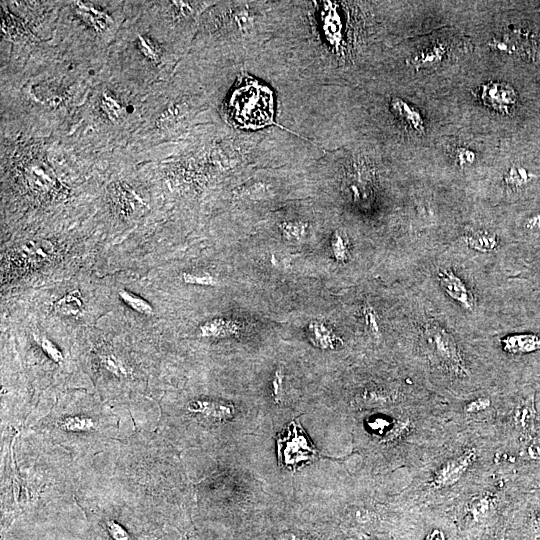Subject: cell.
<instances>
[{"mask_svg": "<svg viewBox=\"0 0 540 540\" xmlns=\"http://www.w3.org/2000/svg\"><path fill=\"white\" fill-rule=\"evenodd\" d=\"M523 228L529 233H540V211L527 217Z\"/></svg>", "mask_w": 540, "mask_h": 540, "instance_id": "f1b7e54d", "label": "cell"}, {"mask_svg": "<svg viewBox=\"0 0 540 540\" xmlns=\"http://www.w3.org/2000/svg\"><path fill=\"white\" fill-rule=\"evenodd\" d=\"M40 346L46 355L56 363L63 361L64 356L61 350L48 338L44 337L40 341Z\"/></svg>", "mask_w": 540, "mask_h": 540, "instance_id": "4316f807", "label": "cell"}, {"mask_svg": "<svg viewBox=\"0 0 540 540\" xmlns=\"http://www.w3.org/2000/svg\"><path fill=\"white\" fill-rule=\"evenodd\" d=\"M273 1L221 3L214 36L229 63L244 66L256 59L270 38Z\"/></svg>", "mask_w": 540, "mask_h": 540, "instance_id": "7a4b0ae2", "label": "cell"}, {"mask_svg": "<svg viewBox=\"0 0 540 540\" xmlns=\"http://www.w3.org/2000/svg\"><path fill=\"white\" fill-rule=\"evenodd\" d=\"M509 516L503 518L494 526L484 532L477 540H509L508 539Z\"/></svg>", "mask_w": 540, "mask_h": 540, "instance_id": "7402d4cb", "label": "cell"}, {"mask_svg": "<svg viewBox=\"0 0 540 540\" xmlns=\"http://www.w3.org/2000/svg\"><path fill=\"white\" fill-rule=\"evenodd\" d=\"M51 244H27L23 247V256L28 259L40 261L45 260L51 255Z\"/></svg>", "mask_w": 540, "mask_h": 540, "instance_id": "cb8c5ba5", "label": "cell"}, {"mask_svg": "<svg viewBox=\"0 0 540 540\" xmlns=\"http://www.w3.org/2000/svg\"><path fill=\"white\" fill-rule=\"evenodd\" d=\"M424 345L432 365L447 375L466 379L470 370L454 337L440 325L429 322L424 326Z\"/></svg>", "mask_w": 540, "mask_h": 540, "instance_id": "3957f363", "label": "cell"}, {"mask_svg": "<svg viewBox=\"0 0 540 540\" xmlns=\"http://www.w3.org/2000/svg\"><path fill=\"white\" fill-rule=\"evenodd\" d=\"M83 300L79 290H72L53 304V310L58 314L77 316L82 312Z\"/></svg>", "mask_w": 540, "mask_h": 540, "instance_id": "7c38bea8", "label": "cell"}, {"mask_svg": "<svg viewBox=\"0 0 540 540\" xmlns=\"http://www.w3.org/2000/svg\"><path fill=\"white\" fill-rule=\"evenodd\" d=\"M309 331L311 340L320 348L332 349L341 341L331 329L319 322H312Z\"/></svg>", "mask_w": 540, "mask_h": 540, "instance_id": "4fadbf2b", "label": "cell"}, {"mask_svg": "<svg viewBox=\"0 0 540 540\" xmlns=\"http://www.w3.org/2000/svg\"><path fill=\"white\" fill-rule=\"evenodd\" d=\"M277 458L281 466L296 470L318 457V451L297 422H291L276 439Z\"/></svg>", "mask_w": 540, "mask_h": 540, "instance_id": "8992f818", "label": "cell"}, {"mask_svg": "<svg viewBox=\"0 0 540 540\" xmlns=\"http://www.w3.org/2000/svg\"><path fill=\"white\" fill-rule=\"evenodd\" d=\"M59 428L69 432H87L95 428V421L82 415L66 416L59 421Z\"/></svg>", "mask_w": 540, "mask_h": 540, "instance_id": "2e32d148", "label": "cell"}, {"mask_svg": "<svg viewBox=\"0 0 540 540\" xmlns=\"http://www.w3.org/2000/svg\"><path fill=\"white\" fill-rule=\"evenodd\" d=\"M348 242L343 231L336 230L331 237V249L337 261L343 262L348 256Z\"/></svg>", "mask_w": 540, "mask_h": 540, "instance_id": "44dd1931", "label": "cell"}, {"mask_svg": "<svg viewBox=\"0 0 540 540\" xmlns=\"http://www.w3.org/2000/svg\"><path fill=\"white\" fill-rule=\"evenodd\" d=\"M277 227L287 240H300L306 233L309 223L306 220L283 219L277 223Z\"/></svg>", "mask_w": 540, "mask_h": 540, "instance_id": "9a60e30c", "label": "cell"}, {"mask_svg": "<svg viewBox=\"0 0 540 540\" xmlns=\"http://www.w3.org/2000/svg\"><path fill=\"white\" fill-rule=\"evenodd\" d=\"M476 96L488 108L509 114L517 102L514 88L505 82L490 81L478 87Z\"/></svg>", "mask_w": 540, "mask_h": 540, "instance_id": "52a82bcc", "label": "cell"}, {"mask_svg": "<svg viewBox=\"0 0 540 540\" xmlns=\"http://www.w3.org/2000/svg\"><path fill=\"white\" fill-rule=\"evenodd\" d=\"M237 329L234 322L222 318L207 321L200 326L201 334L207 337L228 336L237 332Z\"/></svg>", "mask_w": 540, "mask_h": 540, "instance_id": "5bb4252c", "label": "cell"}, {"mask_svg": "<svg viewBox=\"0 0 540 540\" xmlns=\"http://www.w3.org/2000/svg\"><path fill=\"white\" fill-rule=\"evenodd\" d=\"M389 112L407 130L415 131L419 135L424 134L425 124L421 113L402 98L391 97L389 99Z\"/></svg>", "mask_w": 540, "mask_h": 540, "instance_id": "ba28073f", "label": "cell"}, {"mask_svg": "<svg viewBox=\"0 0 540 540\" xmlns=\"http://www.w3.org/2000/svg\"><path fill=\"white\" fill-rule=\"evenodd\" d=\"M454 160L457 166L465 168L474 162L475 153L466 147H458L455 150Z\"/></svg>", "mask_w": 540, "mask_h": 540, "instance_id": "484cf974", "label": "cell"}, {"mask_svg": "<svg viewBox=\"0 0 540 540\" xmlns=\"http://www.w3.org/2000/svg\"><path fill=\"white\" fill-rule=\"evenodd\" d=\"M445 53V49L441 45L430 47L422 53L418 54L414 59H410L414 65H432L439 62Z\"/></svg>", "mask_w": 540, "mask_h": 540, "instance_id": "ffe728a7", "label": "cell"}, {"mask_svg": "<svg viewBox=\"0 0 540 540\" xmlns=\"http://www.w3.org/2000/svg\"><path fill=\"white\" fill-rule=\"evenodd\" d=\"M363 316H364L365 325L369 329V331L374 336H379L380 327H379L378 318H377L374 308H372L369 305H365L363 307Z\"/></svg>", "mask_w": 540, "mask_h": 540, "instance_id": "d4e9b609", "label": "cell"}, {"mask_svg": "<svg viewBox=\"0 0 540 540\" xmlns=\"http://www.w3.org/2000/svg\"><path fill=\"white\" fill-rule=\"evenodd\" d=\"M99 361L107 371L119 378H125L129 375L125 364L113 354H102L99 356Z\"/></svg>", "mask_w": 540, "mask_h": 540, "instance_id": "d6986e66", "label": "cell"}, {"mask_svg": "<svg viewBox=\"0 0 540 540\" xmlns=\"http://www.w3.org/2000/svg\"><path fill=\"white\" fill-rule=\"evenodd\" d=\"M400 540H463L446 511L412 510L404 518Z\"/></svg>", "mask_w": 540, "mask_h": 540, "instance_id": "277c9868", "label": "cell"}, {"mask_svg": "<svg viewBox=\"0 0 540 540\" xmlns=\"http://www.w3.org/2000/svg\"><path fill=\"white\" fill-rule=\"evenodd\" d=\"M509 540H540V486L521 494L508 521Z\"/></svg>", "mask_w": 540, "mask_h": 540, "instance_id": "5b68a950", "label": "cell"}, {"mask_svg": "<svg viewBox=\"0 0 540 540\" xmlns=\"http://www.w3.org/2000/svg\"><path fill=\"white\" fill-rule=\"evenodd\" d=\"M188 409L197 414L207 417L228 420L233 415L232 405L213 400H195L188 405Z\"/></svg>", "mask_w": 540, "mask_h": 540, "instance_id": "30bf717a", "label": "cell"}, {"mask_svg": "<svg viewBox=\"0 0 540 540\" xmlns=\"http://www.w3.org/2000/svg\"><path fill=\"white\" fill-rule=\"evenodd\" d=\"M182 280L186 284H194L201 286H215L216 278L207 272H183Z\"/></svg>", "mask_w": 540, "mask_h": 540, "instance_id": "603a6c76", "label": "cell"}, {"mask_svg": "<svg viewBox=\"0 0 540 540\" xmlns=\"http://www.w3.org/2000/svg\"><path fill=\"white\" fill-rule=\"evenodd\" d=\"M443 290L462 307L472 310L474 299L465 283L451 270L443 269L437 274Z\"/></svg>", "mask_w": 540, "mask_h": 540, "instance_id": "9c48e42d", "label": "cell"}, {"mask_svg": "<svg viewBox=\"0 0 540 540\" xmlns=\"http://www.w3.org/2000/svg\"><path fill=\"white\" fill-rule=\"evenodd\" d=\"M465 244L473 250L487 253L494 251L498 246L497 235L488 231H476L465 235Z\"/></svg>", "mask_w": 540, "mask_h": 540, "instance_id": "8fae6325", "label": "cell"}, {"mask_svg": "<svg viewBox=\"0 0 540 540\" xmlns=\"http://www.w3.org/2000/svg\"><path fill=\"white\" fill-rule=\"evenodd\" d=\"M536 175L528 172L525 168L512 166L504 175L505 184L512 190H518L527 185Z\"/></svg>", "mask_w": 540, "mask_h": 540, "instance_id": "e0dca14e", "label": "cell"}, {"mask_svg": "<svg viewBox=\"0 0 540 540\" xmlns=\"http://www.w3.org/2000/svg\"><path fill=\"white\" fill-rule=\"evenodd\" d=\"M107 528L114 540H134L118 523L107 522Z\"/></svg>", "mask_w": 540, "mask_h": 540, "instance_id": "83f0119b", "label": "cell"}, {"mask_svg": "<svg viewBox=\"0 0 540 540\" xmlns=\"http://www.w3.org/2000/svg\"><path fill=\"white\" fill-rule=\"evenodd\" d=\"M118 295L121 298V300L128 305L130 308H132L134 311L143 314V315H151L154 312V309L152 305L145 300L144 298L126 290V289H119Z\"/></svg>", "mask_w": 540, "mask_h": 540, "instance_id": "ac0fdd59", "label": "cell"}, {"mask_svg": "<svg viewBox=\"0 0 540 540\" xmlns=\"http://www.w3.org/2000/svg\"><path fill=\"white\" fill-rule=\"evenodd\" d=\"M502 459V449L488 425L466 422L426 464L415 472L410 511H447L480 490Z\"/></svg>", "mask_w": 540, "mask_h": 540, "instance_id": "6da1fadb", "label": "cell"}]
</instances>
